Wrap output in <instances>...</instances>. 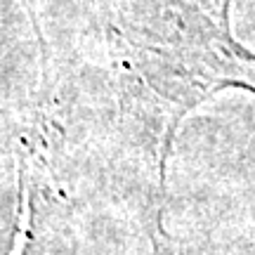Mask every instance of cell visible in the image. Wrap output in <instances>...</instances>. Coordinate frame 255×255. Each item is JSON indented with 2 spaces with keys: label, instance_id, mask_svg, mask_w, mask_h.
<instances>
[{
  "label": "cell",
  "instance_id": "cell-1",
  "mask_svg": "<svg viewBox=\"0 0 255 255\" xmlns=\"http://www.w3.org/2000/svg\"><path fill=\"white\" fill-rule=\"evenodd\" d=\"M126 109L165 161L180 121L227 88L255 92V55L232 36V0H100Z\"/></svg>",
  "mask_w": 255,
  "mask_h": 255
}]
</instances>
